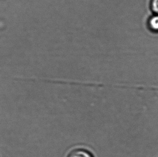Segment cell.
Returning <instances> with one entry per match:
<instances>
[{
	"mask_svg": "<svg viewBox=\"0 0 158 157\" xmlns=\"http://www.w3.org/2000/svg\"><path fill=\"white\" fill-rule=\"evenodd\" d=\"M150 24L152 29L158 30V15L152 17L150 20Z\"/></svg>",
	"mask_w": 158,
	"mask_h": 157,
	"instance_id": "7a4b0ae2",
	"label": "cell"
},
{
	"mask_svg": "<svg viewBox=\"0 0 158 157\" xmlns=\"http://www.w3.org/2000/svg\"><path fill=\"white\" fill-rule=\"evenodd\" d=\"M67 157H94L92 153L87 150L77 148L71 150Z\"/></svg>",
	"mask_w": 158,
	"mask_h": 157,
	"instance_id": "6da1fadb",
	"label": "cell"
},
{
	"mask_svg": "<svg viewBox=\"0 0 158 157\" xmlns=\"http://www.w3.org/2000/svg\"><path fill=\"white\" fill-rule=\"evenodd\" d=\"M152 7L153 10L158 14V0H153Z\"/></svg>",
	"mask_w": 158,
	"mask_h": 157,
	"instance_id": "3957f363",
	"label": "cell"
}]
</instances>
